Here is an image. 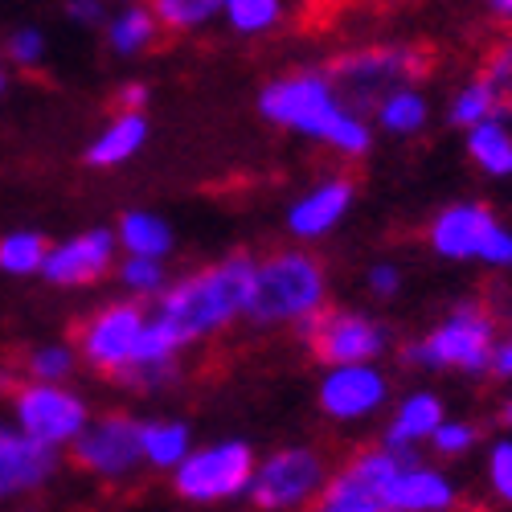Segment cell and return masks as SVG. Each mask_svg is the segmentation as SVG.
Wrapping results in <instances>:
<instances>
[{"mask_svg":"<svg viewBox=\"0 0 512 512\" xmlns=\"http://www.w3.org/2000/svg\"><path fill=\"white\" fill-rule=\"evenodd\" d=\"M254 271H259V263L246 259V254H234V259L213 263V267L181 279L177 287H168L156 308V320H148V328L140 336L132 365H173L177 353L185 345H193L197 336L242 316L250 308Z\"/></svg>","mask_w":512,"mask_h":512,"instance_id":"obj_1","label":"cell"},{"mask_svg":"<svg viewBox=\"0 0 512 512\" xmlns=\"http://www.w3.org/2000/svg\"><path fill=\"white\" fill-rule=\"evenodd\" d=\"M259 111L279 127H291V132L336 148L340 156H365L373 144L369 119L353 115L345 103H340L328 74L300 70V74L275 78L259 99Z\"/></svg>","mask_w":512,"mask_h":512,"instance_id":"obj_2","label":"cell"},{"mask_svg":"<svg viewBox=\"0 0 512 512\" xmlns=\"http://www.w3.org/2000/svg\"><path fill=\"white\" fill-rule=\"evenodd\" d=\"M431 70V50L422 46H369V50H353V54H340L328 70L332 91L340 95L353 115H373L377 103L402 91V87H418V78H426Z\"/></svg>","mask_w":512,"mask_h":512,"instance_id":"obj_3","label":"cell"},{"mask_svg":"<svg viewBox=\"0 0 512 512\" xmlns=\"http://www.w3.org/2000/svg\"><path fill=\"white\" fill-rule=\"evenodd\" d=\"M328 275L312 254L279 250L254 271V291L246 316L254 324H304L308 316L324 312Z\"/></svg>","mask_w":512,"mask_h":512,"instance_id":"obj_4","label":"cell"},{"mask_svg":"<svg viewBox=\"0 0 512 512\" xmlns=\"http://www.w3.org/2000/svg\"><path fill=\"white\" fill-rule=\"evenodd\" d=\"M500 345L496 316L484 304H455L443 324H435L422 340L406 345L402 361L418 369H459V373H488Z\"/></svg>","mask_w":512,"mask_h":512,"instance_id":"obj_5","label":"cell"},{"mask_svg":"<svg viewBox=\"0 0 512 512\" xmlns=\"http://www.w3.org/2000/svg\"><path fill=\"white\" fill-rule=\"evenodd\" d=\"M431 246L451 263H484L512 271V230L480 201H455L431 222Z\"/></svg>","mask_w":512,"mask_h":512,"instance_id":"obj_6","label":"cell"},{"mask_svg":"<svg viewBox=\"0 0 512 512\" xmlns=\"http://www.w3.org/2000/svg\"><path fill=\"white\" fill-rule=\"evenodd\" d=\"M300 336H304V345L312 349V357L324 361L328 369L373 365L381 353L390 349V332L381 328L373 316L349 312V308H324V312L308 316L300 324Z\"/></svg>","mask_w":512,"mask_h":512,"instance_id":"obj_7","label":"cell"},{"mask_svg":"<svg viewBox=\"0 0 512 512\" xmlns=\"http://www.w3.org/2000/svg\"><path fill=\"white\" fill-rule=\"evenodd\" d=\"M324 484H328V467L312 447H283L263 463V472H254L250 504L259 512H291L316 500Z\"/></svg>","mask_w":512,"mask_h":512,"instance_id":"obj_8","label":"cell"},{"mask_svg":"<svg viewBox=\"0 0 512 512\" xmlns=\"http://www.w3.org/2000/svg\"><path fill=\"white\" fill-rule=\"evenodd\" d=\"M13 410L21 422V435L41 443V447H62L74 443L87 431V402L58 386H33V381H17L13 386Z\"/></svg>","mask_w":512,"mask_h":512,"instance_id":"obj_9","label":"cell"},{"mask_svg":"<svg viewBox=\"0 0 512 512\" xmlns=\"http://www.w3.org/2000/svg\"><path fill=\"white\" fill-rule=\"evenodd\" d=\"M254 480V455L246 443H218L205 451H189V459L177 467V492L197 504L230 500L250 492Z\"/></svg>","mask_w":512,"mask_h":512,"instance_id":"obj_10","label":"cell"},{"mask_svg":"<svg viewBox=\"0 0 512 512\" xmlns=\"http://www.w3.org/2000/svg\"><path fill=\"white\" fill-rule=\"evenodd\" d=\"M144 328H148V316L140 304H107L87 324L74 328V340H78V353L87 357L91 369L119 377L127 365H132Z\"/></svg>","mask_w":512,"mask_h":512,"instance_id":"obj_11","label":"cell"},{"mask_svg":"<svg viewBox=\"0 0 512 512\" xmlns=\"http://www.w3.org/2000/svg\"><path fill=\"white\" fill-rule=\"evenodd\" d=\"M70 459H74V467H82V472H91L99 480H127V476H136V467L144 463L140 422L127 418V414H107V418L91 422L87 431L74 439Z\"/></svg>","mask_w":512,"mask_h":512,"instance_id":"obj_12","label":"cell"},{"mask_svg":"<svg viewBox=\"0 0 512 512\" xmlns=\"http://www.w3.org/2000/svg\"><path fill=\"white\" fill-rule=\"evenodd\" d=\"M414 459V451H394V447H369L361 455H353L336 476H328L320 500H369L381 504L386 492L394 488V480L406 472Z\"/></svg>","mask_w":512,"mask_h":512,"instance_id":"obj_13","label":"cell"},{"mask_svg":"<svg viewBox=\"0 0 512 512\" xmlns=\"http://www.w3.org/2000/svg\"><path fill=\"white\" fill-rule=\"evenodd\" d=\"M386 394H390L386 373L377 365H340V369H328L320 381V410L336 422H353L381 410Z\"/></svg>","mask_w":512,"mask_h":512,"instance_id":"obj_14","label":"cell"},{"mask_svg":"<svg viewBox=\"0 0 512 512\" xmlns=\"http://www.w3.org/2000/svg\"><path fill=\"white\" fill-rule=\"evenodd\" d=\"M111 250H115V238L107 230H87L62 246H54L46 254V275L54 287H87V283H99L107 271H111Z\"/></svg>","mask_w":512,"mask_h":512,"instance_id":"obj_15","label":"cell"},{"mask_svg":"<svg viewBox=\"0 0 512 512\" xmlns=\"http://www.w3.org/2000/svg\"><path fill=\"white\" fill-rule=\"evenodd\" d=\"M54 467H58V451L0 426V500L41 488L54 476Z\"/></svg>","mask_w":512,"mask_h":512,"instance_id":"obj_16","label":"cell"},{"mask_svg":"<svg viewBox=\"0 0 512 512\" xmlns=\"http://www.w3.org/2000/svg\"><path fill=\"white\" fill-rule=\"evenodd\" d=\"M455 504H459V492L451 476L426 463H410L386 492V500H381L386 512H451Z\"/></svg>","mask_w":512,"mask_h":512,"instance_id":"obj_17","label":"cell"},{"mask_svg":"<svg viewBox=\"0 0 512 512\" xmlns=\"http://www.w3.org/2000/svg\"><path fill=\"white\" fill-rule=\"evenodd\" d=\"M349 205H353V181L349 177H328L308 197H300L291 205L287 226H291L295 238H324L328 230L340 226Z\"/></svg>","mask_w":512,"mask_h":512,"instance_id":"obj_18","label":"cell"},{"mask_svg":"<svg viewBox=\"0 0 512 512\" xmlns=\"http://www.w3.org/2000/svg\"><path fill=\"white\" fill-rule=\"evenodd\" d=\"M447 410L435 394H410L398 410H394V422H390V431H386V447L394 451H414L418 443H431V435L443 426Z\"/></svg>","mask_w":512,"mask_h":512,"instance_id":"obj_19","label":"cell"},{"mask_svg":"<svg viewBox=\"0 0 512 512\" xmlns=\"http://www.w3.org/2000/svg\"><path fill=\"white\" fill-rule=\"evenodd\" d=\"M467 156H472V164L492 181H508L512 177V132H508L504 115L467 132Z\"/></svg>","mask_w":512,"mask_h":512,"instance_id":"obj_20","label":"cell"},{"mask_svg":"<svg viewBox=\"0 0 512 512\" xmlns=\"http://www.w3.org/2000/svg\"><path fill=\"white\" fill-rule=\"evenodd\" d=\"M148 140V119L144 115H119L107 132L87 148V160L99 164V168H111V164H123L140 152V144Z\"/></svg>","mask_w":512,"mask_h":512,"instance_id":"obj_21","label":"cell"},{"mask_svg":"<svg viewBox=\"0 0 512 512\" xmlns=\"http://www.w3.org/2000/svg\"><path fill=\"white\" fill-rule=\"evenodd\" d=\"M426 119H431V103H426V95L418 87H402V91L386 95L373 111V123L386 127L390 136H414L426 127Z\"/></svg>","mask_w":512,"mask_h":512,"instance_id":"obj_22","label":"cell"},{"mask_svg":"<svg viewBox=\"0 0 512 512\" xmlns=\"http://www.w3.org/2000/svg\"><path fill=\"white\" fill-rule=\"evenodd\" d=\"M500 115H504L500 111V99H496V91L488 87L480 74L467 78L463 87L451 95V107H447V123L451 127H463V132H472V127H480V123H492Z\"/></svg>","mask_w":512,"mask_h":512,"instance_id":"obj_23","label":"cell"},{"mask_svg":"<svg viewBox=\"0 0 512 512\" xmlns=\"http://www.w3.org/2000/svg\"><path fill=\"white\" fill-rule=\"evenodd\" d=\"M140 451L152 467H181L189 459L185 422H140Z\"/></svg>","mask_w":512,"mask_h":512,"instance_id":"obj_24","label":"cell"},{"mask_svg":"<svg viewBox=\"0 0 512 512\" xmlns=\"http://www.w3.org/2000/svg\"><path fill=\"white\" fill-rule=\"evenodd\" d=\"M119 238L132 250V259H152V263H160V254H168V246H173V230L156 213H123Z\"/></svg>","mask_w":512,"mask_h":512,"instance_id":"obj_25","label":"cell"},{"mask_svg":"<svg viewBox=\"0 0 512 512\" xmlns=\"http://www.w3.org/2000/svg\"><path fill=\"white\" fill-rule=\"evenodd\" d=\"M160 25L152 17V9H123L111 25H107V41L115 54H140L156 41Z\"/></svg>","mask_w":512,"mask_h":512,"instance_id":"obj_26","label":"cell"},{"mask_svg":"<svg viewBox=\"0 0 512 512\" xmlns=\"http://www.w3.org/2000/svg\"><path fill=\"white\" fill-rule=\"evenodd\" d=\"M46 254H50V242L41 234H9V238H0V271L33 275L46 267Z\"/></svg>","mask_w":512,"mask_h":512,"instance_id":"obj_27","label":"cell"},{"mask_svg":"<svg viewBox=\"0 0 512 512\" xmlns=\"http://www.w3.org/2000/svg\"><path fill=\"white\" fill-rule=\"evenodd\" d=\"M213 13H222V5H213V0H156V5H152L156 25L168 29V33L201 29Z\"/></svg>","mask_w":512,"mask_h":512,"instance_id":"obj_28","label":"cell"},{"mask_svg":"<svg viewBox=\"0 0 512 512\" xmlns=\"http://www.w3.org/2000/svg\"><path fill=\"white\" fill-rule=\"evenodd\" d=\"M480 78L496 91L500 111L508 115V111H512V29L488 50V58H484V66H480Z\"/></svg>","mask_w":512,"mask_h":512,"instance_id":"obj_29","label":"cell"},{"mask_svg":"<svg viewBox=\"0 0 512 512\" xmlns=\"http://www.w3.org/2000/svg\"><path fill=\"white\" fill-rule=\"evenodd\" d=\"M222 13L238 33H263L283 17V5L279 0H230V5H222Z\"/></svg>","mask_w":512,"mask_h":512,"instance_id":"obj_30","label":"cell"},{"mask_svg":"<svg viewBox=\"0 0 512 512\" xmlns=\"http://www.w3.org/2000/svg\"><path fill=\"white\" fill-rule=\"evenodd\" d=\"M29 377L37 381V386H54V381H62L70 369H74V353L66 345H46V349H33V357L25 361Z\"/></svg>","mask_w":512,"mask_h":512,"instance_id":"obj_31","label":"cell"},{"mask_svg":"<svg viewBox=\"0 0 512 512\" xmlns=\"http://www.w3.org/2000/svg\"><path fill=\"white\" fill-rule=\"evenodd\" d=\"M480 443V431L467 418H443V426L431 435V447L439 451V455H447V459H455V455H467Z\"/></svg>","mask_w":512,"mask_h":512,"instance_id":"obj_32","label":"cell"},{"mask_svg":"<svg viewBox=\"0 0 512 512\" xmlns=\"http://www.w3.org/2000/svg\"><path fill=\"white\" fill-rule=\"evenodd\" d=\"M488 488L500 504H512V439H496L488 447Z\"/></svg>","mask_w":512,"mask_h":512,"instance_id":"obj_33","label":"cell"},{"mask_svg":"<svg viewBox=\"0 0 512 512\" xmlns=\"http://www.w3.org/2000/svg\"><path fill=\"white\" fill-rule=\"evenodd\" d=\"M119 275H123V283H127V287L140 291V295H148V291H160V287H164V267H160V263H152V259H127V263L119 267Z\"/></svg>","mask_w":512,"mask_h":512,"instance_id":"obj_34","label":"cell"},{"mask_svg":"<svg viewBox=\"0 0 512 512\" xmlns=\"http://www.w3.org/2000/svg\"><path fill=\"white\" fill-rule=\"evenodd\" d=\"M41 50H46V41H41L37 29H21V33H13V41H9V54H13L21 66L41 62Z\"/></svg>","mask_w":512,"mask_h":512,"instance_id":"obj_35","label":"cell"},{"mask_svg":"<svg viewBox=\"0 0 512 512\" xmlns=\"http://www.w3.org/2000/svg\"><path fill=\"white\" fill-rule=\"evenodd\" d=\"M369 291L373 295H381V300H390V295H398V287H402V271L394 267V263H377V267H369Z\"/></svg>","mask_w":512,"mask_h":512,"instance_id":"obj_36","label":"cell"},{"mask_svg":"<svg viewBox=\"0 0 512 512\" xmlns=\"http://www.w3.org/2000/svg\"><path fill=\"white\" fill-rule=\"evenodd\" d=\"M312 512H386V508L369 500H316Z\"/></svg>","mask_w":512,"mask_h":512,"instance_id":"obj_37","label":"cell"},{"mask_svg":"<svg viewBox=\"0 0 512 512\" xmlns=\"http://www.w3.org/2000/svg\"><path fill=\"white\" fill-rule=\"evenodd\" d=\"M144 99H148V91L140 87V82H127V87H119V107H123V115H140Z\"/></svg>","mask_w":512,"mask_h":512,"instance_id":"obj_38","label":"cell"},{"mask_svg":"<svg viewBox=\"0 0 512 512\" xmlns=\"http://www.w3.org/2000/svg\"><path fill=\"white\" fill-rule=\"evenodd\" d=\"M492 373H496V377H512V328L500 336L496 357H492Z\"/></svg>","mask_w":512,"mask_h":512,"instance_id":"obj_39","label":"cell"},{"mask_svg":"<svg viewBox=\"0 0 512 512\" xmlns=\"http://www.w3.org/2000/svg\"><path fill=\"white\" fill-rule=\"evenodd\" d=\"M74 21H87V25H99L103 21V5H70L66 9Z\"/></svg>","mask_w":512,"mask_h":512,"instance_id":"obj_40","label":"cell"},{"mask_svg":"<svg viewBox=\"0 0 512 512\" xmlns=\"http://www.w3.org/2000/svg\"><path fill=\"white\" fill-rule=\"evenodd\" d=\"M488 17L500 21L504 29H512V0H492V5H488Z\"/></svg>","mask_w":512,"mask_h":512,"instance_id":"obj_41","label":"cell"},{"mask_svg":"<svg viewBox=\"0 0 512 512\" xmlns=\"http://www.w3.org/2000/svg\"><path fill=\"white\" fill-rule=\"evenodd\" d=\"M500 418H504V422H508V426H512V398H508V402H504V414H500Z\"/></svg>","mask_w":512,"mask_h":512,"instance_id":"obj_42","label":"cell"},{"mask_svg":"<svg viewBox=\"0 0 512 512\" xmlns=\"http://www.w3.org/2000/svg\"><path fill=\"white\" fill-rule=\"evenodd\" d=\"M0 91H5V70H0Z\"/></svg>","mask_w":512,"mask_h":512,"instance_id":"obj_43","label":"cell"}]
</instances>
